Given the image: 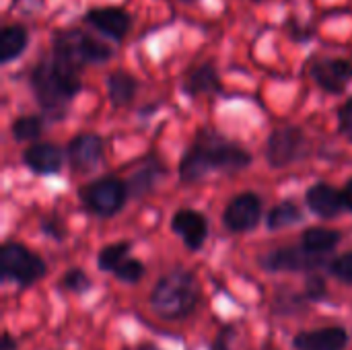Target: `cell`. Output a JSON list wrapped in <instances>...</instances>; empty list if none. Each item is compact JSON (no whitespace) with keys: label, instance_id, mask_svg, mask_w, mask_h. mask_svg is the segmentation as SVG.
Wrapping results in <instances>:
<instances>
[{"label":"cell","instance_id":"obj_10","mask_svg":"<svg viewBox=\"0 0 352 350\" xmlns=\"http://www.w3.org/2000/svg\"><path fill=\"white\" fill-rule=\"evenodd\" d=\"M309 74L322 91L340 95V93H344L346 85L352 80V60L349 58H320L311 64Z\"/></svg>","mask_w":352,"mask_h":350},{"label":"cell","instance_id":"obj_32","mask_svg":"<svg viewBox=\"0 0 352 350\" xmlns=\"http://www.w3.org/2000/svg\"><path fill=\"white\" fill-rule=\"evenodd\" d=\"M342 202H344V210L352 212V177L346 182V186L342 188Z\"/></svg>","mask_w":352,"mask_h":350},{"label":"cell","instance_id":"obj_9","mask_svg":"<svg viewBox=\"0 0 352 350\" xmlns=\"http://www.w3.org/2000/svg\"><path fill=\"white\" fill-rule=\"evenodd\" d=\"M264 217L262 198L256 192H241L229 200L223 212V225L231 233H248L260 225Z\"/></svg>","mask_w":352,"mask_h":350},{"label":"cell","instance_id":"obj_35","mask_svg":"<svg viewBox=\"0 0 352 350\" xmlns=\"http://www.w3.org/2000/svg\"><path fill=\"white\" fill-rule=\"evenodd\" d=\"M182 2H186V4H192L194 0H182Z\"/></svg>","mask_w":352,"mask_h":350},{"label":"cell","instance_id":"obj_22","mask_svg":"<svg viewBox=\"0 0 352 350\" xmlns=\"http://www.w3.org/2000/svg\"><path fill=\"white\" fill-rule=\"evenodd\" d=\"M301 221H303V212L293 200H285V202L272 206L266 215V227L270 231L287 229V227H293Z\"/></svg>","mask_w":352,"mask_h":350},{"label":"cell","instance_id":"obj_26","mask_svg":"<svg viewBox=\"0 0 352 350\" xmlns=\"http://www.w3.org/2000/svg\"><path fill=\"white\" fill-rule=\"evenodd\" d=\"M111 274H113L118 281L126 283V285H136V283H140V281L144 278L146 268H144V264H142L140 260H136V258H126Z\"/></svg>","mask_w":352,"mask_h":350},{"label":"cell","instance_id":"obj_19","mask_svg":"<svg viewBox=\"0 0 352 350\" xmlns=\"http://www.w3.org/2000/svg\"><path fill=\"white\" fill-rule=\"evenodd\" d=\"M138 93V80L126 70H116L107 76V95L116 107H126Z\"/></svg>","mask_w":352,"mask_h":350},{"label":"cell","instance_id":"obj_34","mask_svg":"<svg viewBox=\"0 0 352 350\" xmlns=\"http://www.w3.org/2000/svg\"><path fill=\"white\" fill-rule=\"evenodd\" d=\"M136 350H161L155 342H142V344H138V349Z\"/></svg>","mask_w":352,"mask_h":350},{"label":"cell","instance_id":"obj_2","mask_svg":"<svg viewBox=\"0 0 352 350\" xmlns=\"http://www.w3.org/2000/svg\"><path fill=\"white\" fill-rule=\"evenodd\" d=\"M31 89L41 109L60 120L68 103L80 93V70L60 62L58 58H43L31 70Z\"/></svg>","mask_w":352,"mask_h":350},{"label":"cell","instance_id":"obj_33","mask_svg":"<svg viewBox=\"0 0 352 350\" xmlns=\"http://www.w3.org/2000/svg\"><path fill=\"white\" fill-rule=\"evenodd\" d=\"M0 350H19V344H16V340L8 334V332H4L2 334V340H0Z\"/></svg>","mask_w":352,"mask_h":350},{"label":"cell","instance_id":"obj_11","mask_svg":"<svg viewBox=\"0 0 352 350\" xmlns=\"http://www.w3.org/2000/svg\"><path fill=\"white\" fill-rule=\"evenodd\" d=\"M66 161L74 173H89L103 161V140L101 136L87 132L74 136L66 144Z\"/></svg>","mask_w":352,"mask_h":350},{"label":"cell","instance_id":"obj_23","mask_svg":"<svg viewBox=\"0 0 352 350\" xmlns=\"http://www.w3.org/2000/svg\"><path fill=\"white\" fill-rule=\"evenodd\" d=\"M43 130L45 122L41 116L35 113H25L10 124V134L16 142H33L43 134Z\"/></svg>","mask_w":352,"mask_h":350},{"label":"cell","instance_id":"obj_25","mask_svg":"<svg viewBox=\"0 0 352 350\" xmlns=\"http://www.w3.org/2000/svg\"><path fill=\"white\" fill-rule=\"evenodd\" d=\"M60 289L66 291V293H72V295H85L91 291L93 283L89 278V274L82 270V268H70L62 274L60 278Z\"/></svg>","mask_w":352,"mask_h":350},{"label":"cell","instance_id":"obj_6","mask_svg":"<svg viewBox=\"0 0 352 350\" xmlns=\"http://www.w3.org/2000/svg\"><path fill=\"white\" fill-rule=\"evenodd\" d=\"M128 196L130 192L126 182H122L116 175H103L78 190L82 206L99 219L116 217L126 206Z\"/></svg>","mask_w":352,"mask_h":350},{"label":"cell","instance_id":"obj_1","mask_svg":"<svg viewBox=\"0 0 352 350\" xmlns=\"http://www.w3.org/2000/svg\"><path fill=\"white\" fill-rule=\"evenodd\" d=\"M252 153L214 130H200L179 161V179L196 184L214 171H241L252 165Z\"/></svg>","mask_w":352,"mask_h":350},{"label":"cell","instance_id":"obj_13","mask_svg":"<svg viewBox=\"0 0 352 350\" xmlns=\"http://www.w3.org/2000/svg\"><path fill=\"white\" fill-rule=\"evenodd\" d=\"M171 229L192 252L202 250L208 237V221L202 212L194 208H179L171 219Z\"/></svg>","mask_w":352,"mask_h":350},{"label":"cell","instance_id":"obj_31","mask_svg":"<svg viewBox=\"0 0 352 350\" xmlns=\"http://www.w3.org/2000/svg\"><path fill=\"white\" fill-rule=\"evenodd\" d=\"M338 130L349 142H352V95L338 111Z\"/></svg>","mask_w":352,"mask_h":350},{"label":"cell","instance_id":"obj_28","mask_svg":"<svg viewBox=\"0 0 352 350\" xmlns=\"http://www.w3.org/2000/svg\"><path fill=\"white\" fill-rule=\"evenodd\" d=\"M303 297H305V301H309V303L326 301V299H328V285H326V278L311 272V274L307 276V281H305Z\"/></svg>","mask_w":352,"mask_h":350},{"label":"cell","instance_id":"obj_27","mask_svg":"<svg viewBox=\"0 0 352 350\" xmlns=\"http://www.w3.org/2000/svg\"><path fill=\"white\" fill-rule=\"evenodd\" d=\"M328 272H330V276H334L342 285H351L352 287V252L340 254L338 258L330 260Z\"/></svg>","mask_w":352,"mask_h":350},{"label":"cell","instance_id":"obj_15","mask_svg":"<svg viewBox=\"0 0 352 350\" xmlns=\"http://www.w3.org/2000/svg\"><path fill=\"white\" fill-rule=\"evenodd\" d=\"M349 332L342 326H330L320 330H305L295 334V350H344L349 347Z\"/></svg>","mask_w":352,"mask_h":350},{"label":"cell","instance_id":"obj_14","mask_svg":"<svg viewBox=\"0 0 352 350\" xmlns=\"http://www.w3.org/2000/svg\"><path fill=\"white\" fill-rule=\"evenodd\" d=\"M64 155L58 144L54 142H33L23 153V163L35 175H56L64 167Z\"/></svg>","mask_w":352,"mask_h":350},{"label":"cell","instance_id":"obj_20","mask_svg":"<svg viewBox=\"0 0 352 350\" xmlns=\"http://www.w3.org/2000/svg\"><path fill=\"white\" fill-rule=\"evenodd\" d=\"M29 45V31L25 25H6L0 31V62L8 64L16 60Z\"/></svg>","mask_w":352,"mask_h":350},{"label":"cell","instance_id":"obj_8","mask_svg":"<svg viewBox=\"0 0 352 350\" xmlns=\"http://www.w3.org/2000/svg\"><path fill=\"white\" fill-rule=\"evenodd\" d=\"M309 153V142L299 126H280L272 130L266 142V159L270 167L285 169L301 159H305Z\"/></svg>","mask_w":352,"mask_h":350},{"label":"cell","instance_id":"obj_21","mask_svg":"<svg viewBox=\"0 0 352 350\" xmlns=\"http://www.w3.org/2000/svg\"><path fill=\"white\" fill-rule=\"evenodd\" d=\"M342 241L340 231L326 227H309L301 233V245L316 254H330Z\"/></svg>","mask_w":352,"mask_h":350},{"label":"cell","instance_id":"obj_4","mask_svg":"<svg viewBox=\"0 0 352 350\" xmlns=\"http://www.w3.org/2000/svg\"><path fill=\"white\" fill-rule=\"evenodd\" d=\"M52 56L58 58L60 62H64V64L80 70L82 66L103 64V62L111 60L113 50L109 45H105L103 41L91 37L85 31L68 29V31H60L54 37Z\"/></svg>","mask_w":352,"mask_h":350},{"label":"cell","instance_id":"obj_18","mask_svg":"<svg viewBox=\"0 0 352 350\" xmlns=\"http://www.w3.org/2000/svg\"><path fill=\"white\" fill-rule=\"evenodd\" d=\"M165 173H167V169H165L163 161L159 159V155H157V153H151V155L144 159V163H142V165L128 177V182H126L130 196L136 198V200L148 196V194L155 190L157 179H159L161 175H165Z\"/></svg>","mask_w":352,"mask_h":350},{"label":"cell","instance_id":"obj_30","mask_svg":"<svg viewBox=\"0 0 352 350\" xmlns=\"http://www.w3.org/2000/svg\"><path fill=\"white\" fill-rule=\"evenodd\" d=\"M41 231H43V235H47L50 239H54L58 243L64 241V237H66V227L58 217H43L41 219Z\"/></svg>","mask_w":352,"mask_h":350},{"label":"cell","instance_id":"obj_24","mask_svg":"<svg viewBox=\"0 0 352 350\" xmlns=\"http://www.w3.org/2000/svg\"><path fill=\"white\" fill-rule=\"evenodd\" d=\"M132 243L130 241H116L105 245L99 254H97V268L101 272H113L130 254Z\"/></svg>","mask_w":352,"mask_h":350},{"label":"cell","instance_id":"obj_16","mask_svg":"<svg viewBox=\"0 0 352 350\" xmlns=\"http://www.w3.org/2000/svg\"><path fill=\"white\" fill-rule=\"evenodd\" d=\"M305 204L320 219H336L344 210L342 190H336L334 186L326 182H318L311 188H307Z\"/></svg>","mask_w":352,"mask_h":350},{"label":"cell","instance_id":"obj_3","mask_svg":"<svg viewBox=\"0 0 352 350\" xmlns=\"http://www.w3.org/2000/svg\"><path fill=\"white\" fill-rule=\"evenodd\" d=\"M200 301V283L188 268H171L153 287L148 303L151 309L165 322H179L190 318Z\"/></svg>","mask_w":352,"mask_h":350},{"label":"cell","instance_id":"obj_29","mask_svg":"<svg viewBox=\"0 0 352 350\" xmlns=\"http://www.w3.org/2000/svg\"><path fill=\"white\" fill-rule=\"evenodd\" d=\"M235 338H237V328L233 324H227L217 332V336H214L208 350H233Z\"/></svg>","mask_w":352,"mask_h":350},{"label":"cell","instance_id":"obj_17","mask_svg":"<svg viewBox=\"0 0 352 350\" xmlns=\"http://www.w3.org/2000/svg\"><path fill=\"white\" fill-rule=\"evenodd\" d=\"M221 89H223V83H221L219 70L210 62L194 66L192 70L186 72V76L182 80V91L188 97L212 95V93H221Z\"/></svg>","mask_w":352,"mask_h":350},{"label":"cell","instance_id":"obj_7","mask_svg":"<svg viewBox=\"0 0 352 350\" xmlns=\"http://www.w3.org/2000/svg\"><path fill=\"white\" fill-rule=\"evenodd\" d=\"M258 262L266 272H316L328 268L330 258L328 254L309 252L303 245H287L260 256Z\"/></svg>","mask_w":352,"mask_h":350},{"label":"cell","instance_id":"obj_12","mask_svg":"<svg viewBox=\"0 0 352 350\" xmlns=\"http://www.w3.org/2000/svg\"><path fill=\"white\" fill-rule=\"evenodd\" d=\"M82 19L93 29H97L105 37L116 39V41H122L132 27V17L128 14V10L120 6H97V8H91Z\"/></svg>","mask_w":352,"mask_h":350},{"label":"cell","instance_id":"obj_5","mask_svg":"<svg viewBox=\"0 0 352 350\" xmlns=\"http://www.w3.org/2000/svg\"><path fill=\"white\" fill-rule=\"evenodd\" d=\"M0 274L4 281L25 289L39 283L47 274V264L27 245L19 241H6L0 248Z\"/></svg>","mask_w":352,"mask_h":350}]
</instances>
